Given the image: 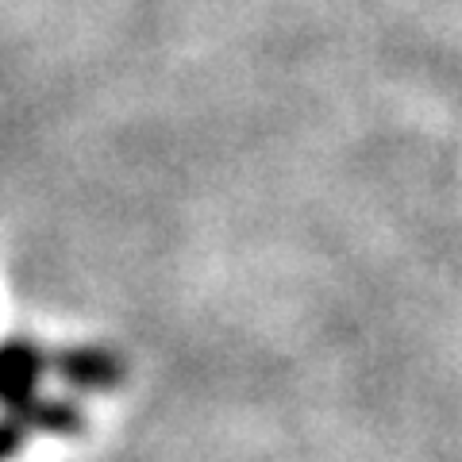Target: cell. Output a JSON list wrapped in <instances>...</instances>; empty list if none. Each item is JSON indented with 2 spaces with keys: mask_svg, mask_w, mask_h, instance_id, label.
I'll list each match as a JSON object with an SVG mask.
<instances>
[{
  "mask_svg": "<svg viewBox=\"0 0 462 462\" xmlns=\"http://www.w3.org/2000/svg\"><path fill=\"white\" fill-rule=\"evenodd\" d=\"M12 416L23 424V428H35V431H47V436H78L85 428V416L66 401H23L20 409H12Z\"/></svg>",
  "mask_w": 462,
  "mask_h": 462,
  "instance_id": "cell-3",
  "label": "cell"
},
{
  "mask_svg": "<svg viewBox=\"0 0 462 462\" xmlns=\"http://www.w3.org/2000/svg\"><path fill=\"white\" fill-rule=\"evenodd\" d=\"M23 436H27V428L16 420V416H5V420H0V462L20 451Z\"/></svg>",
  "mask_w": 462,
  "mask_h": 462,
  "instance_id": "cell-4",
  "label": "cell"
},
{
  "mask_svg": "<svg viewBox=\"0 0 462 462\" xmlns=\"http://www.w3.org/2000/svg\"><path fill=\"white\" fill-rule=\"evenodd\" d=\"M42 366H47V355L35 343L16 339L0 346V404L20 409L23 401H32Z\"/></svg>",
  "mask_w": 462,
  "mask_h": 462,
  "instance_id": "cell-1",
  "label": "cell"
},
{
  "mask_svg": "<svg viewBox=\"0 0 462 462\" xmlns=\"http://www.w3.org/2000/svg\"><path fill=\"white\" fill-rule=\"evenodd\" d=\"M58 374L85 393H97V389H112L124 378V363L105 346H74V351L58 355Z\"/></svg>",
  "mask_w": 462,
  "mask_h": 462,
  "instance_id": "cell-2",
  "label": "cell"
}]
</instances>
